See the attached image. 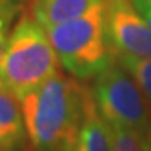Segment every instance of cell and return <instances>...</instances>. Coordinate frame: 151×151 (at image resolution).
<instances>
[{
	"label": "cell",
	"instance_id": "1",
	"mask_svg": "<svg viewBox=\"0 0 151 151\" xmlns=\"http://www.w3.org/2000/svg\"><path fill=\"white\" fill-rule=\"evenodd\" d=\"M90 91L59 70L20 99L31 151H74Z\"/></svg>",
	"mask_w": 151,
	"mask_h": 151
},
{
	"label": "cell",
	"instance_id": "2",
	"mask_svg": "<svg viewBox=\"0 0 151 151\" xmlns=\"http://www.w3.org/2000/svg\"><path fill=\"white\" fill-rule=\"evenodd\" d=\"M59 63L45 28L24 13L0 56V87L20 101L53 77Z\"/></svg>",
	"mask_w": 151,
	"mask_h": 151
},
{
	"label": "cell",
	"instance_id": "3",
	"mask_svg": "<svg viewBox=\"0 0 151 151\" xmlns=\"http://www.w3.org/2000/svg\"><path fill=\"white\" fill-rule=\"evenodd\" d=\"M60 65L78 80L92 78L112 60L104 3L76 20L45 28Z\"/></svg>",
	"mask_w": 151,
	"mask_h": 151
},
{
	"label": "cell",
	"instance_id": "4",
	"mask_svg": "<svg viewBox=\"0 0 151 151\" xmlns=\"http://www.w3.org/2000/svg\"><path fill=\"white\" fill-rule=\"evenodd\" d=\"M97 108L109 124L130 129L144 151L151 147V104L130 73L115 59L95 77L91 88Z\"/></svg>",
	"mask_w": 151,
	"mask_h": 151
},
{
	"label": "cell",
	"instance_id": "5",
	"mask_svg": "<svg viewBox=\"0 0 151 151\" xmlns=\"http://www.w3.org/2000/svg\"><path fill=\"white\" fill-rule=\"evenodd\" d=\"M105 32L113 53L151 59V25L132 0H104Z\"/></svg>",
	"mask_w": 151,
	"mask_h": 151
},
{
	"label": "cell",
	"instance_id": "6",
	"mask_svg": "<svg viewBox=\"0 0 151 151\" xmlns=\"http://www.w3.org/2000/svg\"><path fill=\"white\" fill-rule=\"evenodd\" d=\"M21 104L0 87V151H29Z\"/></svg>",
	"mask_w": 151,
	"mask_h": 151
},
{
	"label": "cell",
	"instance_id": "7",
	"mask_svg": "<svg viewBox=\"0 0 151 151\" xmlns=\"http://www.w3.org/2000/svg\"><path fill=\"white\" fill-rule=\"evenodd\" d=\"M27 13L43 28L63 24L87 14L104 0H24Z\"/></svg>",
	"mask_w": 151,
	"mask_h": 151
},
{
	"label": "cell",
	"instance_id": "8",
	"mask_svg": "<svg viewBox=\"0 0 151 151\" xmlns=\"http://www.w3.org/2000/svg\"><path fill=\"white\" fill-rule=\"evenodd\" d=\"M74 151H112L111 124L98 111L92 91L87 97Z\"/></svg>",
	"mask_w": 151,
	"mask_h": 151
},
{
	"label": "cell",
	"instance_id": "9",
	"mask_svg": "<svg viewBox=\"0 0 151 151\" xmlns=\"http://www.w3.org/2000/svg\"><path fill=\"white\" fill-rule=\"evenodd\" d=\"M113 56L130 73L151 104V59H143L123 53H113Z\"/></svg>",
	"mask_w": 151,
	"mask_h": 151
},
{
	"label": "cell",
	"instance_id": "10",
	"mask_svg": "<svg viewBox=\"0 0 151 151\" xmlns=\"http://www.w3.org/2000/svg\"><path fill=\"white\" fill-rule=\"evenodd\" d=\"M112 130V151H144L140 137L130 129L111 124Z\"/></svg>",
	"mask_w": 151,
	"mask_h": 151
},
{
	"label": "cell",
	"instance_id": "11",
	"mask_svg": "<svg viewBox=\"0 0 151 151\" xmlns=\"http://www.w3.org/2000/svg\"><path fill=\"white\" fill-rule=\"evenodd\" d=\"M14 10H16V7L0 13V56H1V52H3V49H4V46H6V42H7L9 24H10L11 18H13V11Z\"/></svg>",
	"mask_w": 151,
	"mask_h": 151
},
{
	"label": "cell",
	"instance_id": "12",
	"mask_svg": "<svg viewBox=\"0 0 151 151\" xmlns=\"http://www.w3.org/2000/svg\"><path fill=\"white\" fill-rule=\"evenodd\" d=\"M132 3L136 7V10L151 25V0H132Z\"/></svg>",
	"mask_w": 151,
	"mask_h": 151
},
{
	"label": "cell",
	"instance_id": "13",
	"mask_svg": "<svg viewBox=\"0 0 151 151\" xmlns=\"http://www.w3.org/2000/svg\"><path fill=\"white\" fill-rule=\"evenodd\" d=\"M13 7H16L13 4V0H0V13L9 10V9H13Z\"/></svg>",
	"mask_w": 151,
	"mask_h": 151
},
{
	"label": "cell",
	"instance_id": "14",
	"mask_svg": "<svg viewBox=\"0 0 151 151\" xmlns=\"http://www.w3.org/2000/svg\"><path fill=\"white\" fill-rule=\"evenodd\" d=\"M148 151H151V147H150V148H148Z\"/></svg>",
	"mask_w": 151,
	"mask_h": 151
}]
</instances>
